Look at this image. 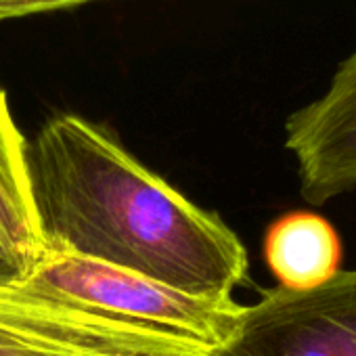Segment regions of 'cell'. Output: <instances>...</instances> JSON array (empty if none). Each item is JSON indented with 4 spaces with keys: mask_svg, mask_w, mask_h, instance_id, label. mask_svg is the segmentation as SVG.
<instances>
[{
    "mask_svg": "<svg viewBox=\"0 0 356 356\" xmlns=\"http://www.w3.org/2000/svg\"><path fill=\"white\" fill-rule=\"evenodd\" d=\"M24 289L70 306L220 350L239 325L233 296H195L145 275L42 248Z\"/></svg>",
    "mask_w": 356,
    "mask_h": 356,
    "instance_id": "cell-2",
    "label": "cell"
},
{
    "mask_svg": "<svg viewBox=\"0 0 356 356\" xmlns=\"http://www.w3.org/2000/svg\"><path fill=\"white\" fill-rule=\"evenodd\" d=\"M285 147L308 204L321 206L356 187V51L318 99L285 120Z\"/></svg>",
    "mask_w": 356,
    "mask_h": 356,
    "instance_id": "cell-4",
    "label": "cell"
},
{
    "mask_svg": "<svg viewBox=\"0 0 356 356\" xmlns=\"http://www.w3.org/2000/svg\"><path fill=\"white\" fill-rule=\"evenodd\" d=\"M86 3H95V0H0V22L40 15V13L67 11Z\"/></svg>",
    "mask_w": 356,
    "mask_h": 356,
    "instance_id": "cell-7",
    "label": "cell"
},
{
    "mask_svg": "<svg viewBox=\"0 0 356 356\" xmlns=\"http://www.w3.org/2000/svg\"><path fill=\"white\" fill-rule=\"evenodd\" d=\"M0 241L32 273L42 237L32 200L28 143L17 128L7 92L0 88Z\"/></svg>",
    "mask_w": 356,
    "mask_h": 356,
    "instance_id": "cell-6",
    "label": "cell"
},
{
    "mask_svg": "<svg viewBox=\"0 0 356 356\" xmlns=\"http://www.w3.org/2000/svg\"><path fill=\"white\" fill-rule=\"evenodd\" d=\"M214 356H356V268L318 287L264 291Z\"/></svg>",
    "mask_w": 356,
    "mask_h": 356,
    "instance_id": "cell-3",
    "label": "cell"
},
{
    "mask_svg": "<svg viewBox=\"0 0 356 356\" xmlns=\"http://www.w3.org/2000/svg\"><path fill=\"white\" fill-rule=\"evenodd\" d=\"M30 275L28 266L0 241V285L22 283Z\"/></svg>",
    "mask_w": 356,
    "mask_h": 356,
    "instance_id": "cell-8",
    "label": "cell"
},
{
    "mask_svg": "<svg viewBox=\"0 0 356 356\" xmlns=\"http://www.w3.org/2000/svg\"><path fill=\"white\" fill-rule=\"evenodd\" d=\"M42 248L195 296H233L248 277L237 233L140 163L105 126L57 113L28 147Z\"/></svg>",
    "mask_w": 356,
    "mask_h": 356,
    "instance_id": "cell-1",
    "label": "cell"
},
{
    "mask_svg": "<svg viewBox=\"0 0 356 356\" xmlns=\"http://www.w3.org/2000/svg\"><path fill=\"white\" fill-rule=\"evenodd\" d=\"M264 260L279 287L310 289L339 270L341 241L327 218L289 212L266 229Z\"/></svg>",
    "mask_w": 356,
    "mask_h": 356,
    "instance_id": "cell-5",
    "label": "cell"
}]
</instances>
